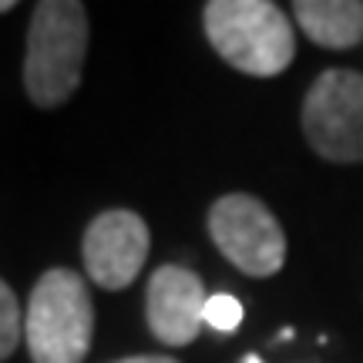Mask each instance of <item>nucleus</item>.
Returning <instances> with one entry per match:
<instances>
[{"instance_id": "obj_3", "label": "nucleus", "mask_w": 363, "mask_h": 363, "mask_svg": "<svg viewBox=\"0 0 363 363\" xmlns=\"http://www.w3.org/2000/svg\"><path fill=\"white\" fill-rule=\"evenodd\" d=\"M94 333V303L74 269L54 266L40 276L24 316L27 353L34 363H84Z\"/></svg>"}, {"instance_id": "obj_9", "label": "nucleus", "mask_w": 363, "mask_h": 363, "mask_svg": "<svg viewBox=\"0 0 363 363\" xmlns=\"http://www.w3.org/2000/svg\"><path fill=\"white\" fill-rule=\"evenodd\" d=\"M24 337V316H21V303L13 296V289L0 279V363L7 360L17 343Z\"/></svg>"}, {"instance_id": "obj_13", "label": "nucleus", "mask_w": 363, "mask_h": 363, "mask_svg": "<svg viewBox=\"0 0 363 363\" xmlns=\"http://www.w3.org/2000/svg\"><path fill=\"white\" fill-rule=\"evenodd\" d=\"M242 363H262V360H259V357H256V353H249V357H246V360H242Z\"/></svg>"}, {"instance_id": "obj_8", "label": "nucleus", "mask_w": 363, "mask_h": 363, "mask_svg": "<svg viewBox=\"0 0 363 363\" xmlns=\"http://www.w3.org/2000/svg\"><path fill=\"white\" fill-rule=\"evenodd\" d=\"M296 24L303 34L330 51H350L363 40L360 0H296Z\"/></svg>"}, {"instance_id": "obj_10", "label": "nucleus", "mask_w": 363, "mask_h": 363, "mask_svg": "<svg viewBox=\"0 0 363 363\" xmlns=\"http://www.w3.org/2000/svg\"><path fill=\"white\" fill-rule=\"evenodd\" d=\"M242 316H246V310H242V303L235 296H229V293H216V296H208L206 303V326H212L216 333H233L235 326L242 323Z\"/></svg>"}, {"instance_id": "obj_4", "label": "nucleus", "mask_w": 363, "mask_h": 363, "mask_svg": "<svg viewBox=\"0 0 363 363\" xmlns=\"http://www.w3.org/2000/svg\"><path fill=\"white\" fill-rule=\"evenodd\" d=\"M303 131L326 162H363V74L323 71L303 101Z\"/></svg>"}, {"instance_id": "obj_11", "label": "nucleus", "mask_w": 363, "mask_h": 363, "mask_svg": "<svg viewBox=\"0 0 363 363\" xmlns=\"http://www.w3.org/2000/svg\"><path fill=\"white\" fill-rule=\"evenodd\" d=\"M115 363H179V360H172V357H125V360H115Z\"/></svg>"}, {"instance_id": "obj_12", "label": "nucleus", "mask_w": 363, "mask_h": 363, "mask_svg": "<svg viewBox=\"0 0 363 363\" xmlns=\"http://www.w3.org/2000/svg\"><path fill=\"white\" fill-rule=\"evenodd\" d=\"M7 11H13V0H0V13H7Z\"/></svg>"}, {"instance_id": "obj_6", "label": "nucleus", "mask_w": 363, "mask_h": 363, "mask_svg": "<svg viewBox=\"0 0 363 363\" xmlns=\"http://www.w3.org/2000/svg\"><path fill=\"white\" fill-rule=\"evenodd\" d=\"M148 246H152V235L138 212L108 208L101 216H94L81 242V256H84L91 283H98L101 289L131 286L145 266Z\"/></svg>"}, {"instance_id": "obj_5", "label": "nucleus", "mask_w": 363, "mask_h": 363, "mask_svg": "<svg viewBox=\"0 0 363 363\" xmlns=\"http://www.w3.org/2000/svg\"><path fill=\"white\" fill-rule=\"evenodd\" d=\"M208 235L219 252L246 276L266 279L286 262V233L256 195H222L208 208Z\"/></svg>"}, {"instance_id": "obj_2", "label": "nucleus", "mask_w": 363, "mask_h": 363, "mask_svg": "<svg viewBox=\"0 0 363 363\" xmlns=\"http://www.w3.org/2000/svg\"><path fill=\"white\" fill-rule=\"evenodd\" d=\"M202 21L216 54L242 74L276 78L296 57L293 24L272 0H212Z\"/></svg>"}, {"instance_id": "obj_7", "label": "nucleus", "mask_w": 363, "mask_h": 363, "mask_svg": "<svg viewBox=\"0 0 363 363\" xmlns=\"http://www.w3.org/2000/svg\"><path fill=\"white\" fill-rule=\"evenodd\" d=\"M206 286L185 266H158L145 289V320L152 337L169 347H189L206 326Z\"/></svg>"}, {"instance_id": "obj_1", "label": "nucleus", "mask_w": 363, "mask_h": 363, "mask_svg": "<svg viewBox=\"0 0 363 363\" xmlns=\"http://www.w3.org/2000/svg\"><path fill=\"white\" fill-rule=\"evenodd\" d=\"M88 54V11L78 0H40L27 27L24 88L38 108H61L78 91Z\"/></svg>"}]
</instances>
